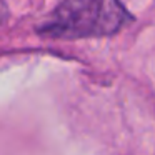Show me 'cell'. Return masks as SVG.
<instances>
[{"label": "cell", "instance_id": "cell-1", "mask_svg": "<svg viewBox=\"0 0 155 155\" xmlns=\"http://www.w3.org/2000/svg\"><path fill=\"white\" fill-rule=\"evenodd\" d=\"M134 20L120 0H64L37 27L50 38H88L114 35Z\"/></svg>", "mask_w": 155, "mask_h": 155}, {"label": "cell", "instance_id": "cell-2", "mask_svg": "<svg viewBox=\"0 0 155 155\" xmlns=\"http://www.w3.org/2000/svg\"><path fill=\"white\" fill-rule=\"evenodd\" d=\"M7 17H8V8H7V5L0 0V24H4V22L7 20Z\"/></svg>", "mask_w": 155, "mask_h": 155}]
</instances>
